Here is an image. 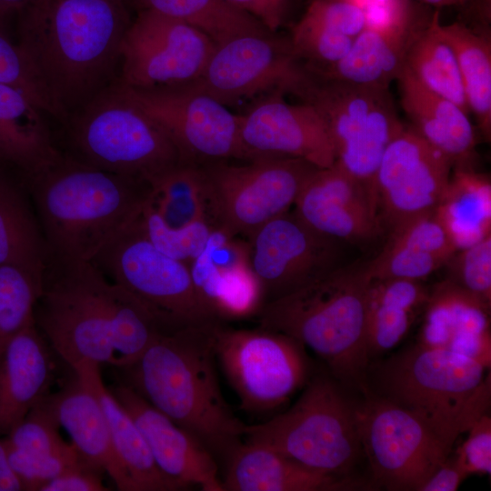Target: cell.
<instances>
[{"label":"cell","mask_w":491,"mask_h":491,"mask_svg":"<svg viewBox=\"0 0 491 491\" xmlns=\"http://www.w3.org/2000/svg\"><path fill=\"white\" fill-rule=\"evenodd\" d=\"M140 216L144 229L155 247L187 265L203 250L214 227L208 218L196 220L182 227H171L148 202Z\"/></svg>","instance_id":"obj_42"},{"label":"cell","mask_w":491,"mask_h":491,"mask_svg":"<svg viewBox=\"0 0 491 491\" xmlns=\"http://www.w3.org/2000/svg\"><path fill=\"white\" fill-rule=\"evenodd\" d=\"M328 371L313 373L295 404L256 425L243 440L268 446L316 472L360 479L354 470L364 457L356 403Z\"/></svg>","instance_id":"obj_7"},{"label":"cell","mask_w":491,"mask_h":491,"mask_svg":"<svg viewBox=\"0 0 491 491\" xmlns=\"http://www.w3.org/2000/svg\"><path fill=\"white\" fill-rule=\"evenodd\" d=\"M48 256L25 187L0 169V265L15 266L42 277Z\"/></svg>","instance_id":"obj_31"},{"label":"cell","mask_w":491,"mask_h":491,"mask_svg":"<svg viewBox=\"0 0 491 491\" xmlns=\"http://www.w3.org/2000/svg\"><path fill=\"white\" fill-rule=\"evenodd\" d=\"M405 67L424 86L470 112L454 49L441 31L436 11L412 39Z\"/></svg>","instance_id":"obj_34"},{"label":"cell","mask_w":491,"mask_h":491,"mask_svg":"<svg viewBox=\"0 0 491 491\" xmlns=\"http://www.w3.org/2000/svg\"><path fill=\"white\" fill-rule=\"evenodd\" d=\"M467 436L453 455L470 475L491 474V417L485 414L466 431Z\"/></svg>","instance_id":"obj_48"},{"label":"cell","mask_w":491,"mask_h":491,"mask_svg":"<svg viewBox=\"0 0 491 491\" xmlns=\"http://www.w3.org/2000/svg\"><path fill=\"white\" fill-rule=\"evenodd\" d=\"M314 80L291 40L267 32L215 44L202 74L188 84L227 105L266 92L302 99Z\"/></svg>","instance_id":"obj_13"},{"label":"cell","mask_w":491,"mask_h":491,"mask_svg":"<svg viewBox=\"0 0 491 491\" xmlns=\"http://www.w3.org/2000/svg\"><path fill=\"white\" fill-rule=\"evenodd\" d=\"M429 287L422 281L373 278L366 290V336L369 362L393 350L423 313Z\"/></svg>","instance_id":"obj_29"},{"label":"cell","mask_w":491,"mask_h":491,"mask_svg":"<svg viewBox=\"0 0 491 491\" xmlns=\"http://www.w3.org/2000/svg\"><path fill=\"white\" fill-rule=\"evenodd\" d=\"M294 205L307 225L338 242H364L383 231L366 186L336 162L313 174Z\"/></svg>","instance_id":"obj_20"},{"label":"cell","mask_w":491,"mask_h":491,"mask_svg":"<svg viewBox=\"0 0 491 491\" xmlns=\"http://www.w3.org/2000/svg\"><path fill=\"white\" fill-rule=\"evenodd\" d=\"M490 307L446 278L429 288L416 343L469 356L490 369Z\"/></svg>","instance_id":"obj_22"},{"label":"cell","mask_w":491,"mask_h":491,"mask_svg":"<svg viewBox=\"0 0 491 491\" xmlns=\"http://www.w3.org/2000/svg\"><path fill=\"white\" fill-rule=\"evenodd\" d=\"M214 346L216 361L246 412L276 409L313 374L306 347L271 329H235L216 322Z\"/></svg>","instance_id":"obj_10"},{"label":"cell","mask_w":491,"mask_h":491,"mask_svg":"<svg viewBox=\"0 0 491 491\" xmlns=\"http://www.w3.org/2000/svg\"><path fill=\"white\" fill-rule=\"evenodd\" d=\"M436 7L465 6L475 0H420Z\"/></svg>","instance_id":"obj_54"},{"label":"cell","mask_w":491,"mask_h":491,"mask_svg":"<svg viewBox=\"0 0 491 491\" xmlns=\"http://www.w3.org/2000/svg\"><path fill=\"white\" fill-rule=\"evenodd\" d=\"M34 321L71 369L85 364L125 368L162 332L174 329L91 261L50 252Z\"/></svg>","instance_id":"obj_1"},{"label":"cell","mask_w":491,"mask_h":491,"mask_svg":"<svg viewBox=\"0 0 491 491\" xmlns=\"http://www.w3.org/2000/svg\"><path fill=\"white\" fill-rule=\"evenodd\" d=\"M489 368L469 356L416 343L369 362L366 393L420 419L450 451L491 402Z\"/></svg>","instance_id":"obj_6"},{"label":"cell","mask_w":491,"mask_h":491,"mask_svg":"<svg viewBox=\"0 0 491 491\" xmlns=\"http://www.w3.org/2000/svg\"><path fill=\"white\" fill-rule=\"evenodd\" d=\"M23 486L8 463L3 440L0 439V491H22Z\"/></svg>","instance_id":"obj_52"},{"label":"cell","mask_w":491,"mask_h":491,"mask_svg":"<svg viewBox=\"0 0 491 491\" xmlns=\"http://www.w3.org/2000/svg\"><path fill=\"white\" fill-rule=\"evenodd\" d=\"M19 44L68 115L106 87L130 25L123 0H32Z\"/></svg>","instance_id":"obj_2"},{"label":"cell","mask_w":491,"mask_h":491,"mask_svg":"<svg viewBox=\"0 0 491 491\" xmlns=\"http://www.w3.org/2000/svg\"><path fill=\"white\" fill-rule=\"evenodd\" d=\"M149 205L171 227L207 218L198 164L182 162L152 186Z\"/></svg>","instance_id":"obj_39"},{"label":"cell","mask_w":491,"mask_h":491,"mask_svg":"<svg viewBox=\"0 0 491 491\" xmlns=\"http://www.w3.org/2000/svg\"><path fill=\"white\" fill-rule=\"evenodd\" d=\"M215 45L198 29L143 9L121 43L119 82L144 89L191 83L202 74Z\"/></svg>","instance_id":"obj_15"},{"label":"cell","mask_w":491,"mask_h":491,"mask_svg":"<svg viewBox=\"0 0 491 491\" xmlns=\"http://www.w3.org/2000/svg\"><path fill=\"white\" fill-rule=\"evenodd\" d=\"M415 35L396 36L365 28L340 61L309 70L323 79L388 89L405 67L406 51Z\"/></svg>","instance_id":"obj_33"},{"label":"cell","mask_w":491,"mask_h":491,"mask_svg":"<svg viewBox=\"0 0 491 491\" xmlns=\"http://www.w3.org/2000/svg\"><path fill=\"white\" fill-rule=\"evenodd\" d=\"M150 10L182 21L206 35L215 44L235 36L270 32L252 15L227 0H138Z\"/></svg>","instance_id":"obj_38"},{"label":"cell","mask_w":491,"mask_h":491,"mask_svg":"<svg viewBox=\"0 0 491 491\" xmlns=\"http://www.w3.org/2000/svg\"><path fill=\"white\" fill-rule=\"evenodd\" d=\"M0 84L25 95L38 108L65 125L68 115L54 101L27 55L0 27Z\"/></svg>","instance_id":"obj_41"},{"label":"cell","mask_w":491,"mask_h":491,"mask_svg":"<svg viewBox=\"0 0 491 491\" xmlns=\"http://www.w3.org/2000/svg\"><path fill=\"white\" fill-rule=\"evenodd\" d=\"M53 364L35 321L5 346L0 357V436H6L49 395Z\"/></svg>","instance_id":"obj_24"},{"label":"cell","mask_w":491,"mask_h":491,"mask_svg":"<svg viewBox=\"0 0 491 491\" xmlns=\"http://www.w3.org/2000/svg\"><path fill=\"white\" fill-rule=\"evenodd\" d=\"M396 80L410 127L443 153L453 168L474 169L476 140L467 114L424 86L406 67Z\"/></svg>","instance_id":"obj_25"},{"label":"cell","mask_w":491,"mask_h":491,"mask_svg":"<svg viewBox=\"0 0 491 491\" xmlns=\"http://www.w3.org/2000/svg\"><path fill=\"white\" fill-rule=\"evenodd\" d=\"M63 154L93 167L153 186L186 162L165 130L125 91L108 85L69 118Z\"/></svg>","instance_id":"obj_8"},{"label":"cell","mask_w":491,"mask_h":491,"mask_svg":"<svg viewBox=\"0 0 491 491\" xmlns=\"http://www.w3.org/2000/svg\"><path fill=\"white\" fill-rule=\"evenodd\" d=\"M344 1H346L350 4H353L355 5H356L357 7H359L361 10L366 8L367 6H370V5H376V4H379V3H383V2H386V1H389V0H344Z\"/></svg>","instance_id":"obj_55"},{"label":"cell","mask_w":491,"mask_h":491,"mask_svg":"<svg viewBox=\"0 0 491 491\" xmlns=\"http://www.w3.org/2000/svg\"><path fill=\"white\" fill-rule=\"evenodd\" d=\"M41 279L12 265H0V357L8 342L34 322Z\"/></svg>","instance_id":"obj_40"},{"label":"cell","mask_w":491,"mask_h":491,"mask_svg":"<svg viewBox=\"0 0 491 491\" xmlns=\"http://www.w3.org/2000/svg\"><path fill=\"white\" fill-rule=\"evenodd\" d=\"M456 251L434 212H431L392 228L384 248L366 263V271L371 279L422 281L444 266Z\"/></svg>","instance_id":"obj_27"},{"label":"cell","mask_w":491,"mask_h":491,"mask_svg":"<svg viewBox=\"0 0 491 491\" xmlns=\"http://www.w3.org/2000/svg\"><path fill=\"white\" fill-rule=\"evenodd\" d=\"M21 182L49 252L85 261H92L140 215L152 193L144 181L93 167L63 153Z\"/></svg>","instance_id":"obj_4"},{"label":"cell","mask_w":491,"mask_h":491,"mask_svg":"<svg viewBox=\"0 0 491 491\" xmlns=\"http://www.w3.org/2000/svg\"><path fill=\"white\" fill-rule=\"evenodd\" d=\"M140 429L159 469L184 490L225 491L214 454L124 383L110 389Z\"/></svg>","instance_id":"obj_21"},{"label":"cell","mask_w":491,"mask_h":491,"mask_svg":"<svg viewBox=\"0 0 491 491\" xmlns=\"http://www.w3.org/2000/svg\"><path fill=\"white\" fill-rule=\"evenodd\" d=\"M32 0H0V27L14 14H20Z\"/></svg>","instance_id":"obj_53"},{"label":"cell","mask_w":491,"mask_h":491,"mask_svg":"<svg viewBox=\"0 0 491 491\" xmlns=\"http://www.w3.org/2000/svg\"><path fill=\"white\" fill-rule=\"evenodd\" d=\"M216 322L164 331L136 361L120 370L124 384L223 460L243 441L246 424L233 413L220 388Z\"/></svg>","instance_id":"obj_3"},{"label":"cell","mask_w":491,"mask_h":491,"mask_svg":"<svg viewBox=\"0 0 491 491\" xmlns=\"http://www.w3.org/2000/svg\"><path fill=\"white\" fill-rule=\"evenodd\" d=\"M51 398L60 426L88 462L101 468L121 491H135L119 461L104 409L92 389L74 372V379Z\"/></svg>","instance_id":"obj_26"},{"label":"cell","mask_w":491,"mask_h":491,"mask_svg":"<svg viewBox=\"0 0 491 491\" xmlns=\"http://www.w3.org/2000/svg\"><path fill=\"white\" fill-rule=\"evenodd\" d=\"M388 94V89L315 75L302 100L312 105L326 121L336 153L364 126L372 110Z\"/></svg>","instance_id":"obj_35"},{"label":"cell","mask_w":491,"mask_h":491,"mask_svg":"<svg viewBox=\"0 0 491 491\" xmlns=\"http://www.w3.org/2000/svg\"><path fill=\"white\" fill-rule=\"evenodd\" d=\"M275 33L284 23L290 0H227Z\"/></svg>","instance_id":"obj_50"},{"label":"cell","mask_w":491,"mask_h":491,"mask_svg":"<svg viewBox=\"0 0 491 491\" xmlns=\"http://www.w3.org/2000/svg\"><path fill=\"white\" fill-rule=\"evenodd\" d=\"M208 220L225 233L246 240L269 220L289 211L318 169L291 156L198 164Z\"/></svg>","instance_id":"obj_9"},{"label":"cell","mask_w":491,"mask_h":491,"mask_svg":"<svg viewBox=\"0 0 491 491\" xmlns=\"http://www.w3.org/2000/svg\"><path fill=\"white\" fill-rule=\"evenodd\" d=\"M364 265L336 266L298 289L269 301L258 326L287 335L313 351L346 388L366 393L369 358L366 336Z\"/></svg>","instance_id":"obj_5"},{"label":"cell","mask_w":491,"mask_h":491,"mask_svg":"<svg viewBox=\"0 0 491 491\" xmlns=\"http://www.w3.org/2000/svg\"><path fill=\"white\" fill-rule=\"evenodd\" d=\"M404 127L388 94L372 110L364 126L336 151V163L366 186L376 207V171L386 149Z\"/></svg>","instance_id":"obj_37"},{"label":"cell","mask_w":491,"mask_h":491,"mask_svg":"<svg viewBox=\"0 0 491 491\" xmlns=\"http://www.w3.org/2000/svg\"><path fill=\"white\" fill-rule=\"evenodd\" d=\"M455 51L470 112L486 141L491 137V39L489 32L462 23L441 24Z\"/></svg>","instance_id":"obj_36"},{"label":"cell","mask_w":491,"mask_h":491,"mask_svg":"<svg viewBox=\"0 0 491 491\" xmlns=\"http://www.w3.org/2000/svg\"><path fill=\"white\" fill-rule=\"evenodd\" d=\"M42 113L22 92L0 84V168L13 169L21 181L62 154Z\"/></svg>","instance_id":"obj_28"},{"label":"cell","mask_w":491,"mask_h":491,"mask_svg":"<svg viewBox=\"0 0 491 491\" xmlns=\"http://www.w3.org/2000/svg\"><path fill=\"white\" fill-rule=\"evenodd\" d=\"M445 266L446 279L491 305V235L456 250Z\"/></svg>","instance_id":"obj_44"},{"label":"cell","mask_w":491,"mask_h":491,"mask_svg":"<svg viewBox=\"0 0 491 491\" xmlns=\"http://www.w3.org/2000/svg\"><path fill=\"white\" fill-rule=\"evenodd\" d=\"M4 445L10 467L25 491H39L45 483L85 459L75 446L63 453L35 454Z\"/></svg>","instance_id":"obj_46"},{"label":"cell","mask_w":491,"mask_h":491,"mask_svg":"<svg viewBox=\"0 0 491 491\" xmlns=\"http://www.w3.org/2000/svg\"><path fill=\"white\" fill-rule=\"evenodd\" d=\"M452 168L443 153L405 125L386 149L376 175L382 227L391 230L413 217L434 212Z\"/></svg>","instance_id":"obj_17"},{"label":"cell","mask_w":491,"mask_h":491,"mask_svg":"<svg viewBox=\"0 0 491 491\" xmlns=\"http://www.w3.org/2000/svg\"><path fill=\"white\" fill-rule=\"evenodd\" d=\"M225 491H348L372 489L369 481L309 469L268 446L246 441L223 459Z\"/></svg>","instance_id":"obj_23"},{"label":"cell","mask_w":491,"mask_h":491,"mask_svg":"<svg viewBox=\"0 0 491 491\" xmlns=\"http://www.w3.org/2000/svg\"><path fill=\"white\" fill-rule=\"evenodd\" d=\"M239 117L241 144L249 161L270 156L304 159L318 168L336 159L328 126L308 103L292 105L274 94Z\"/></svg>","instance_id":"obj_18"},{"label":"cell","mask_w":491,"mask_h":491,"mask_svg":"<svg viewBox=\"0 0 491 491\" xmlns=\"http://www.w3.org/2000/svg\"><path fill=\"white\" fill-rule=\"evenodd\" d=\"M188 266L197 298L215 321L256 317L266 304L246 239L213 227L205 247Z\"/></svg>","instance_id":"obj_19"},{"label":"cell","mask_w":491,"mask_h":491,"mask_svg":"<svg viewBox=\"0 0 491 491\" xmlns=\"http://www.w3.org/2000/svg\"><path fill=\"white\" fill-rule=\"evenodd\" d=\"M121 85L165 130L186 162L249 161L238 115L211 95L190 84L146 89Z\"/></svg>","instance_id":"obj_14"},{"label":"cell","mask_w":491,"mask_h":491,"mask_svg":"<svg viewBox=\"0 0 491 491\" xmlns=\"http://www.w3.org/2000/svg\"><path fill=\"white\" fill-rule=\"evenodd\" d=\"M72 370L97 396L107 419L115 452L135 491H178L183 487L156 466L135 421L101 377L100 366L85 364Z\"/></svg>","instance_id":"obj_30"},{"label":"cell","mask_w":491,"mask_h":491,"mask_svg":"<svg viewBox=\"0 0 491 491\" xmlns=\"http://www.w3.org/2000/svg\"><path fill=\"white\" fill-rule=\"evenodd\" d=\"M290 40L297 55L306 61L307 67L316 69L340 61L349 51L354 38L302 17Z\"/></svg>","instance_id":"obj_45"},{"label":"cell","mask_w":491,"mask_h":491,"mask_svg":"<svg viewBox=\"0 0 491 491\" xmlns=\"http://www.w3.org/2000/svg\"><path fill=\"white\" fill-rule=\"evenodd\" d=\"M467 476L455 456L450 454L426 481L420 491H456Z\"/></svg>","instance_id":"obj_51"},{"label":"cell","mask_w":491,"mask_h":491,"mask_svg":"<svg viewBox=\"0 0 491 491\" xmlns=\"http://www.w3.org/2000/svg\"><path fill=\"white\" fill-rule=\"evenodd\" d=\"M356 417L372 489L420 491L452 452L416 416L371 393Z\"/></svg>","instance_id":"obj_11"},{"label":"cell","mask_w":491,"mask_h":491,"mask_svg":"<svg viewBox=\"0 0 491 491\" xmlns=\"http://www.w3.org/2000/svg\"><path fill=\"white\" fill-rule=\"evenodd\" d=\"M303 17L351 38L366 28L363 11L344 0H315Z\"/></svg>","instance_id":"obj_47"},{"label":"cell","mask_w":491,"mask_h":491,"mask_svg":"<svg viewBox=\"0 0 491 491\" xmlns=\"http://www.w3.org/2000/svg\"><path fill=\"white\" fill-rule=\"evenodd\" d=\"M105 472L84 459L58 476L45 483L39 491H105Z\"/></svg>","instance_id":"obj_49"},{"label":"cell","mask_w":491,"mask_h":491,"mask_svg":"<svg viewBox=\"0 0 491 491\" xmlns=\"http://www.w3.org/2000/svg\"><path fill=\"white\" fill-rule=\"evenodd\" d=\"M434 215L456 250L491 235V181L474 169L454 168Z\"/></svg>","instance_id":"obj_32"},{"label":"cell","mask_w":491,"mask_h":491,"mask_svg":"<svg viewBox=\"0 0 491 491\" xmlns=\"http://www.w3.org/2000/svg\"><path fill=\"white\" fill-rule=\"evenodd\" d=\"M140 215L91 262L109 280L146 303L173 328L215 321L197 298L189 266L155 247Z\"/></svg>","instance_id":"obj_12"},{"label":"cell","mask_w":491,"mask_h":491,"mask_svg":"<svg viewBox=\"0 0 491 491\" xmlns=\"http://www.w3.org/2000/svg\"><path fill=\"white\" fill-rule=\"evenodd\" d=\"M252 270L266 303L287 295L339 266V243L287 211L247 239Z\"/></svg>","instance_id":"obj_16"},{"label":"cell","mask_w":491,"mask_h":491,"mask_svg":"<svg viewBox=\"0 0 491 491\" xmlns=\"http://www.w3.org/2000/svg\"><path fill=\"white\" fill-rule=\"evenodd\" d=\"M59 422L51 394L34 406L3 442L14 448L35 454H58L71 449L59 434Z\"/></svg>","instance_id":"obj_43"}]
</instances>
